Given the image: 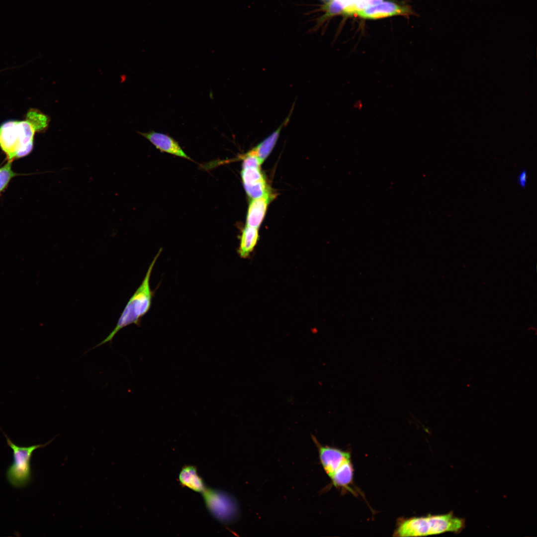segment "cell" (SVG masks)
Listing matches in <instances>:
<instances>
[{
  "label": "cell",
  "mask_w": 537,
  "mask_h": 537,
  "mask_svg": "<svg viewBox=\"0 0 537 537\" xmlns=\"http://www.w3.org/2000/svg\"><path fill=\"white\" fill-rule=\"evenodd\" d=\"M260 165L258 158L250 151L244 156L241 176L247 194L252 199L260 197L269 191Z\"/></svg>",
  "instance_id": "cell-6"
},
{
  "label": "cell",
  "mask_w": 537,
  "mask_h": 537,
  "mask_svg": "<svg viewBox=\"0 0 537 537\" xmlns=\"http://www.w3.org/2000/svg\"><path fill=\"white\" fill-rule=\"evenodd\" d=\"M465 527L464 519L455 516L452 512L441 515H429L402 521L394 532L401 537H421L447 532L460 533Z\"/></svg>",
  "instance_id": "cell-3"
},
{
  "label": "cell",
  "mask_w": 537,
  "mask_h": 537,
  "mask_svg": "<svg viewBox=\"0 0 537 537\" xmlns=\"http://www.w3.org/2000/svg\"><path fill=\"white\" fill-rule=\"evenodd\" d=\"M354 477V468L351 460L343 465L330 477L333 485L338 487H349Z\"/></svg>",
  "instance_id": "cell-14"
},
{
  "label": "cell",
  "mask_w": 537,
  "mask_h": 537,
  "mask_svg": "<svg viewBox=\"0 0 537 537\" xmlns=\"http://www.w3.org/2000/svg\"><path fill=\"white\" fill-rule=\"evenodd\" d=\"M289 117L290 115L275 131L250 151L258 158L261 164L263 163L273 149L281 130L288 123Z\"/></svg>",
  "instance_id": "cell-12"
},
{
  "label": "cell",
  "mask_w": 537,
  "mask_h": 537,
  "mask_svg": "<svg viewBox=\"0 0 537 537\" xmlns=\"http://www.w3.org/2000/svg\"><path fill=\"white\" fill-rule=\"evenodd\" d=\"M409 12L405 6L399 5L390 1L381 2L377 4L369 6L365 9L356 11L360 17L366 19H377L403 14Z\"/></svg>",
  "instance_id": "cell-9"
},
{
  "label": "cell",
  "mask_w": 537,
  "mask_h": 537,
  "mask_svg": "<svg viewBox=\"0 0 537 537\" xmlns=\"http://www.w3.org/2000/svg\"><path fill=\"white\" fill-rule=\"evenodd\" d=\"M138 133L148 139L160 151L191 160L182 149L178 142L170 136L154 131L146 133L139 132Z\"/></svg>",
  "instance_id": "cell-8"
},
{
  "label": "cell",
  "mask_w": 537,
  "mask_h": 537,
  "mask_svg": "<svg viewBox=\"0 0 537 537\" xmlns=\"http://www.w3.org/2000/svg\"><path fill=\"white\" fill-rule=\"evenodd\" d=\"M161 252L162 249L154 258L141 284L128 300L114 328L106 338L91 349L108 342L111 344L116 334L128 325L135 324L138 327L141 326L142 318L148 312L151 307L155 291L150 287V279L154 266Z\"/></svg>",
  "instance_id": "cell-2"
},
{
  "label": "cell",
  "mask_w": 537,
  "mask_h": 537,
  "mask_svg": "<svg viewBox=\"0 0 537 537\" xmlns=\"http://www.w3.org/2000/svg\"><path fill=\"white\" fill-rule=\"evenodd\" d=\"M12 162L7 160L6 163L0 167V193L7 186L11 179L17 175L12 169Z\"/></svg>",
  "instance_id": "cell-15"
},
{
  "label": "cell",
  "mask_w": 537,
  "mask_h": 537,
  "mask_svg": "<svg viewBox=\"0 0 537 537\" xmlns=\"http://www.w3.org/2000/svg\"><path fill=\"white\" fill-rule=\"evenodd\" d=\"M4 435L7 445L12 449L13 461L6 471V478L13 487L20 488L27 485L31 479V459L33 451L39 448L49 445L55 438L44 444L32 445L29 447L19 446L14 444L6 434Z\"/></svg>",
  "instance_id": "cell-4"
},
{
  "label": "cell",
  "mask_w": 537,
  "mask_h": 537,
  "mask_svg": "<svg viewBox=\"0 0 537 537\" xmlns=\"http://www.w3.org/2000/svg\"><path fill=\"white\" fill-rule=\"evenodd\" d=\"M315 442L318 447L322 467L329 477L345 463L351 460L349 452L328 446H322L317 441Z\"/></svg>",
  "instance_id": "cell-7"
},
{
  "label": "cell",
  "mask_w": 537,
  "mask_h": 537,
  "mask_svg": "<svg viewBox=\"0 0 537 537\" xmlns=\"http://www.w3.org/2000/svg\"><path fill=\"white\" fill-rule=\"evenodd\" d=\"M202 493L207 509L219 522L225 524L231 523L237 517L238 505L230 494L207 487Z\"/></svg>",
  "instance_id": "cell-5"
},
{
  "label": "cell",
  "mask_w": 537,
  "mask_h": 537,
  "mask_svg": "<svg viewBox=\"0 0 537 537\" xmlns=\"http://www.w3.org/2000/svg\"><path fill=\"white\" fill-rule=\"evenodd\" d=\"M382 1V0H370L368 2L367 7L369 6L377 4L381 2Z\"/></svg>",
  "instance_id": "cell-18"
},
{
  "label": "cell",
  "mask_w": 537,
  "mask_h": 537,
  "mask_svg": "<svg viewBox=\"0 0 537 537\" xmlns=\"http://www.w3.org/2000/svg\"><path fill=\"white\" fill-rule=\"evenodd\" d=\"M344 5L340 0H333L324 4L322 8L326 13L322 17V19L327 17L339 14L343 11Z\"/></svg>",
  "instance_id": "cell-16"
},
{
  "label": "cell",
  "mask_w": 537,
  "mask_h": 537,
  "mask_svg": "<svg viewBox=\"0 0 537 537\" xmlns=\"http://www.w3.org/2000/svg\"><path fill=\"white\" fill-rule=\"evenodd\" d=\"M259 239L258 228L247 226L242 231L238 250L239 256L248 258L253 251Z\"/></svg>",
  "instance_id": "cell-13"
},
{
  "label": "cell",
  "mask_w": 537,
  "mask_h": 537,
  "mask_svg": "<svg viewBox=\"0 0 537 537\" xmlns=\"http://www.w3.org/2000/svg\"><path fill=\"white\" fill-rule=\"evenodd\" d=\"M272 198L273 194L269 190L262 196L251 200L247 213V226L256 228L259 227L265 215L267 206Z\"/></svg>",
  "instance_id": "cell-10"
},
{
  "label": "cell",
  "mask_w": 537,
  "mask_h": 537,
  "mask_svg": "<svg viewBox=\"0 0 537 537\" xmlns=\"http://www.w3.org/2000/svg\"><path fill=\"white\" fill-rule=\"evenodd\" d=\"M528 173L526 169H523L518 174L517 183L522 188H525L527 184Z\"/></svg>",
  "instance_id": "cell-17"
},
{
  "label": "cell",
  "mask_w": 537,
  "mask_h": 537,
  "mask_svg": "<svg viewBox=\"0 0 537 537\" xmlns=\"http://www.w3.org/2000/svg\"><path fill=\"white\" fill-rule=\"evenodd\" d=\"M48 127L45 117L31 108L24 120H7L0 125V148L7 160L25 157L33 148L35 134L45 132Z\"/></svg>",
  "instance_id": "cell-1"
},
{
  "label": "cell",
  "mask_w": 537,
  "mask_h": 537,
  "mask_svg": "<svg viewBox=\"0 0 537 537\" xmlns=\"http://www.w3.org/2000/svg\"><path fill=\"white\" fill-rule=\"evenodd\" d=\"M179 482L182 486L192 490L202 493L206 487L202 478L198 474L197 469L193 465H184L179 472Z\"/></svg>",
  "instance_id": "cell-11"
}]
</instances>
